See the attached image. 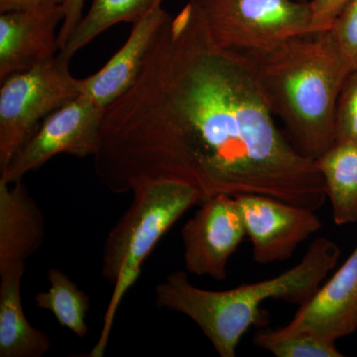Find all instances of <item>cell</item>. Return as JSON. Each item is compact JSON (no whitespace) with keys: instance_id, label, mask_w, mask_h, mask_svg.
Returning a JSON list of instances; mask_svg holds the SVG:
<instances>
[{"instance_id":"6da1fadb","label":"cell","mask_w":357,"mask_h":357,"mask_svg":"<svg viewBox=\"0 0 357 357\" xmlns=\"http://www.w3.org/2000/svg\"><path fill=\"white\" fill-rule=\"evenodd\" d=\"M275 119L255 56L215 43L188 1L162 26L135 84L105 109L96 174L116 195L171 178L201 203L260 195L319 211L328 198L316 162Z\"/></svg>"},{"instance_id":"7a4b0ae2","label":"cell","mask_w":357,"mask_h":357,"mask_svg":"<svg viewBox=\"0 0 357 357\" xmlns=\"http://www.w3.org/2000/svg\"><path fill=\"white\" fill-rule=\"evenodd\" d=\"M270 107L293 146L317 160L335 144L338 96L351 72L330 30L307 33L252 54Z\"/></svg>"},{"instance_id":"3957f363","label":"cell","mask_w":357,"mask_h":357,"mask_svg":"<svg viewBox=\"0 0 357 357\" xmlns=\"http://www.w3.org/2000/svg\"><path fill=\"white\" fill-rule=\"evenodd\" d=\"M340 256L337 243L319 237L295 267L274 278L225 291L196 287L187 272L180 270L156 286L155 305L191 319L220 357H236L249 328L266 324L267 312L261 309L265 301L281 300L302 306L337 266Z\"/></svg>"},{"instance_id":"277c9868","label":"cell","mask_w":357,"mask_h":357,"mask_svg":"<svg viewBox=\"0 0 357 357\" xmlns=\"http://www.w3.org/2000/svg\"><path fill=\"white\" fill-rule=\"evenodd\" d=\"M131 192L130 206L105 239L102 275L114 291L100 337L89 357L105 356L121 303L139 278L143 263L160 239L185 213L201 204L195 188L171 178L140 183Z\"/></svg>"},{"instance_id":"5b68a950","label":"cell","mask_w":357,"mask_h":357,"mask_svg":"<svg viewBox=\"0 0 357 357\" xmlns=\"http://www.w3.org/2000/svg\"><path fill=\"white\" fill-rule=\"evenodd\" d=\"M215 43L249 54L264 53L312 33L310 1L188 0Z\"/></svg>"},{"instance_id":"8992f818","label":"cell","mask_w":357,"mask_h":357,"mask_svg":"<svg viewBox=\"0 0 357 357\" xmlns=\"http://www.w3.org/2000/svg\"><path fill=\"white\" fill-rule=\"evenodd\" d=\"M81 95L69 61L56 56L1 82L0 172L36 132L41 121Z\"/></svg>"},{"instance_id":"52a82bcc","label":"cell","mask_w":357,"mask_h":357,"mask_svg":"<svg viewBox=\"0 0 357 357\" xmlns=\"http://www.w3.org/2000/svg\"><path fill=\"white\" fill-rule=\"evenodd\" d=\"M105 109L88 96L79 95L52 112L36 132L1 171L0 180L13 184L60 154L86 158L100 147Z\"/></svg>"},{"instance_id":"ba28073f","label":"cell","mask_w":357,"mask_h":357,"mask_svg":"<svg viewBox=\"0 0 357 357\" xmlns=\"http://www.w3.org/2000/svg\"><path fill=\"white\" fill-rule=\"evenodd\" d=\"M183 227L187 272L217 281L227 278L229 258L246 236L236 198L218 195L199 204Z\"/></svg>"},{"instance_id":"9c48e42d","label":"cell","mask_w":357,"mask_h":357,"mask_svg":"<svg viewBox=\"0 0 357 357\" xmlns=\"http://www.w3.org/2000/svg\"><path fill=\"white\" fill-rule=\"evenodd\" d=\"M252 255L260 264L286 261L321 229L316 211L260 195L237 197Z\"/></svg>"},{"instance_id":"30bf717a","label":"cell","mask_w":357,"mask_h":357,"mask_svg":"<svg viewBox=\"0 0 357 357\" xmlns=\"http://www.w3.org/2000/svg\"><path fill=\"white\" fill-rule=\"evenodd\" d=\"M63 4L49 3L0 15V81L51 60L60 51Z\"/></svg>"},{"instance_id":"8fae6325","label":"cell","mask_w":357,"mask_h":357,"mask_svg":"<svg viewBox=\"0 0 357 357\" xmlns=\"http://www.w3.org/2000/svg\"><path fill=\"white\" fill-rule=\"evenodd\" d=\"M280 328L333 342L357 331V246L332 278Z\"/></svg>"},{"instance_id":"7c38bea8","label":"cell","mask_w":357,"mask_h":357,"mask_svg":"<svg viewBox=\"0 0 357 357\" xmlns=\"http://www.w3.org/2000/svg\"><path fill=\"white\" fill-rule=\"evenodd\" d=\"M169 16L159 3L134 23L126 43L109 62L96 74L79 79L81 95L105 109L126 95L139 77L148 53Z\"/></svg>"},{"instance_id":"4fadbf2b","label":"cell","mask_w":357,"mask_h":357,"mask_svg":"<svg viewBox=\"0 0 357 357\" xmlns=\"http://www.w3.org/2000/svg\"><path fill=\"white\" fill-rule=\"evenodd\" d=\"M45 218L27 188L0 180V272L25 264L44 243Z\"/></svg>"},{"instance_id":"5bb4252c","label":"cell","mask_w":357,"mask_h":357,"mask_svg":"<svg viewBox=\"0 0 357 357\" xmlns=\"http://www.w3.org/2000/svg\"><path fill=\"white\" fill-rule=\"evenodd\" d=\"M25 264L0 272V357H42L51 347L46 333L30 325L21 302Z\"/></svg>"},{"instance_id":"9a60e30c","label":"cell","mask_w":357,"mask_h":357,"mask_svg":"<svg viewBox=\"0 0 357 357\" xmlns=\"http://www.w3.org/2000/svg\"><path fill=\"white\" fill-rule=\"evenodd\" d=\"M325 183L335 225L357 222V143L335 141L314 160Z\"/></svg>"},{"instance_id":"2e32d148","label":"cell","mask_w":357,"mask_h":357,"mask_svg":"<svg viewBox=\"0 0 357 357\" xmlns=\"http://www.w3.org/2000/svg\"><path fill=\"white\" fill-rule=\"evenodd\" d=\"M164 0H91V7L79 21L58 56L69 61L102 33L121 22L142 20L155 6Z\"/></svg>"},{"instance_id":"e0dca14e","label":"cell","mask_w":357,"mask_h":357,"mask_svg":"<svg viewBox=\"0 0 357 357\" xmlns=\"http://www.w3.org/2000/svg\"><path fill=\"white\" fill-rule=\"evenodd\" d=\"M48 280V291L35 295L36 307L51 312L59 325L68 328L77 337L84 338L89 332V296L57 268L49 270Z\"/></svg>"},{"instance_id":"ac0fdd59","label":"cell","mask_w":357,"mask_h":357,"mask_svg":"<svg viewBox=\"0 0 357 357\" xmlns=\"http://www.w3.org/2000/svg\"><path fill=\"white\" fill-rule=\"evenodd\" d=\"M253 344L276 357H342L335 342L307 333H288L281 328L258 331Z\"/></svg>"},{"instance_id":"d6986e66","label":"cell","mask_w":357,"mask_h":357,"mask_svg":"<svg viewBox=\"0 0 357 357\" xmlns=\"http://www.w3.org/2000/svg\"><path fill=\"white\" fill-rule=\"evenodd\" d=\"M335 141L357 143V69L345 79L335 112Z\"/></svg>"},{"instance_id":"ffe728a7","label":"cell","mask_w":357,"mask_h":357,"mask_svg":"<svg viewBox=\"0 0 357 357\" xmlns=\"http://www.w3.org/2000/svg\"><path fill=\"white\" fill-rule=\"evenodd\" d=\"M340 53L351 66L357 67V0H351L330 29Z\"/></svg>"},{"instance_id":"44dd1931","label":"cell","mask_w":357,"mask_h":357,"mask_svg":"<svg viewBox=\"0 0 357 357\" xmlns=\"http://www.w3.org/2000/svg\"><path fill=\"white\" fill-rule=\"evenodd\" d=\"M351 0H311L312 33L328 31Z\"/></svg>"},{"instance_id":"7402d4cb","label":"cell","mask_w":357,"mask_h":357,"mask_svg":"<svg viewBox=\"0 0 357 357\" xmlns=\"http://www.w3.org/2000/svg\"><path fill=\"white\" fill-rule=\"evenodd\" d=\"M86 0H65L63 4L64 9V20L61 24L59 31V45L60 50L67 43L70 35L79 25V21L83 18L84 4Z\"/></svg>"},{"instance_id":"603a6c76","label":"cell","mask_w":357,"mask_h":357,"mask_svg":"<svg viewBox=\"0 0 357 357\" xmlns=\"http://www.w3.org/2000/svg\"><path fill=\"white\" fill-rule=\"evenodd\" d=\"M64 2L65 0H0V11L3 13L32 8V7L44 6V4H64Z\"/></svg>"},{"instance_id":"cb8c5ba5","label":"cell","mask_w":357,"mask_h":357,"mask_svg":"<svg viewBox=\"0 0 357 357\" xmlns=\"http://www.w3.org/2000/svg\"><path fill=\"white\" fill-rule=\"evenodd\" d=\"M300 1H311V0H300Z\"/></svg>"},{"instance_id":"d4e9b609","label":"cell","mask_w":357,"mask_h":357,"mask_svg":"<svg viewBox=\"0 0 357 357\" xmlns=\"http://www.w3.org/2000/svg\"><path fill=\"white\" fill-rule=\"evenodd\" d=\"M356 69H357V67L356 68Z\"/></svg>"}]
</instances>
